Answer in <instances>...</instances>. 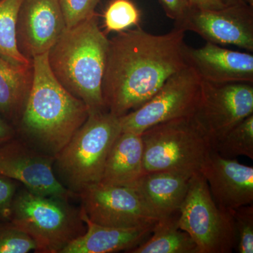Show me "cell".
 Wrapping results in <instances>:
<instances>
[{"label":"cell","mask_w":253,"mask_h":253,"mask_svg":"<svg viewBox=\"0 0 253 253\" xmlns=\"http://www.w3.org/2000/svg\"><path fill=\"white\" fill-rule=\"evenodd\" d=\"M185 33L154 35L137 26L109 40L101 84L108 112L120 118L137 109L187 66Z\"/></svg>","instance_id":"6da1fadb"},{"label":"cell","mask_w":253,"mask_h":253,"mask_svg":"<svg viewBox=\"0 0 253 253\" xmlns=\"http://www.w3.org/2000/svg\"><path fill=\"white\" fill-rule=\"evenodd\" d=\"M32 59L33 83L22 116L15 126L16 136L33 149L54 158L85 122L89 111L55 78L48 53Z\"/></svg>","instance_id":"7a4b0ae2"},{"label":"cell","mask_w":253,"mask_h":253,"mask_svg":"<svg viewBox=\"0 0 253 253\" xmlns=\"http://www.w3.org/2000/svg\"><path fill=\"white\" fill-rule=\"evenodd\" d=\"M109 41L95 14L67 28L48 52V63L55 78L86 105L89 114L107 111L101 84Z\"/></svg>","instance_id":"3957f363"},{"label":"cell","mask_w":253,"mask_h":253,"mask_svg":"<svg viewBox=\"0 0 253 253\" xmlns=\"http://www.w3.org/2000/svg\"><path fill=\"white\" fill-rule=\"evenodd\" d=\"M122 131L119 118L108 111L91 113L54 157L53 169L59 182L74 196L101 180L113 143Z\"/></svg>","instance_id":"277c9868"},{"label":"cell","mask_w":253,"mask_h":253,"mask_svg":"<svg viewBox=\"0 0 253 253\" xmlns=\"http://www.w3.org/2000/svg\"><path fill=\"white\" fill-rule=\"evenodd\" d=\"M10 221L31 236L36 253H61L86 231L81 209L70 205L69 200L36 194L25 187L17 190Z\"/></svg>","instance_id":"5b68a950"},{"label":"cell","mask_w":253,"mask_h":253,"mask_svg":"<svg viewBox=\"0 0 253 253\" xmlns=\"http://www.w3.org/2000/svg\"><path fill=\"white\" fill-rule=\"evenodd\" d=\"M144 173L201 172L212 148L193 117L176 118L141 133Z\"/></svg>","instance_id":"8992f818"},{"label":"cell","mask_w":253,"mask_h":253,"mask_svg":"<svg viewBox=\"0 0 253 253\" xmlns=\"http://www.w3.org/2000/svg\"><path fill=\"white\" fill-rule=\"evenodd\" d=\"M178 226L191 236L199 253H230L236 249L232 214L214 202L202 173H195L190 179Z\"/></svg>","instance_id":"52a82bcc"},{"label":"cell","mask_w":253,"mask_h":253,"mask_svg":"<svg viewBox=\"0 0 253 253\" xmlns=\"http://www.w3.org/2000/svg\"><path fill=\"white\" fill-rule=\"evenodd\" d=\"M201 82L187 65L168 78L144 105L119 118L122 131L141 134L159 123L193 117L201 96Z\"/></svg>","instance_id":"ba28073f"},{"label":"cell","mask_w":253,"mask_h":253,"mask_svg":"<svg viewBox=\"0 0 253 253\" xmlns=\"http://www.w3.org/2000/svg\"><path fill=\"white\" fill-rule=\"evenodd\" d=\"M252 114L253 84H214L201 82V96L193 118L209 139L212 148Z\"/></svg>","instance_id":"9c48e42d"},{"label":"cell","mask_w":253,"mask_h":253,"mask_svg":"<svg viewBox=\"0 0 253 253\" xmlns=\"http://www.w3.org/2000/svg\"><path fill=\"white\" fill-rule=\"evenodd\" d=\"M81 209L89 220L116 228L155 225L158 219L129 187L97 183L78 194Z\"/></svg>","instance_id":"30bf717a"},{"label":"cell","mask_w":253,"mask_h":253,"mask_svg":"<svg viewBox=\"0 0 253 253\" xmlns=\"http://www.w3.org/2000/svg\"><path fill=\"white\" fill-rule=\"evenodd\" d=\"M54 160L16 136L0 147V175L16 181L36 194L70 200L74 195L55 175Z\"/></svg>","instance_id":"8fae6325"},{"label":"cell","mask_w":253,"mask_h":253,"mask_svg":"<svg viewBox=\"0 0 253 253\" xmlns=\"http://www.w3.org/2000/svg\"><path fill=\"white\" fill-rule=\"evenodd\" d=\"M207 42L234 45L253 52V6L238 4L219 9H190L179 27Z\"/></svg>","instance_id":"7c38bea8"},{"label":"cell","mask_w":253,"mask_h":253,"mask_svg":"<svg viewBox=\"0 0 253 253\" xmlns=\"http://www.w3.org/2000/svg\"><path fill=\"white\" fill-rule=\"evenodd\" d=\"M66 29L58 0H23L16 24L18 49L31 59L46 54Z\"/></svg>","instance_id":"4fadbf2b"},{"label":"cell","mask_w":253,"mask_h":253,"mask_svg":"<svg viewBox=\"0 0 253 253\" xmlns=\"http://www.w3.org/2000/svg\"><path fill=\"white\" fill-rule=\"evenodd\" d=\"M200 172L219 207L231 211L253 205V167L241 164L236 158L221 157L212 149Z\"/></svg>","instance_id":"5bb4252c"},{"label":"cell","mask_w":253,"mask_h":253,"mask_svg":"<svg viewBox=\"0 0 253 253\" xmlns=\"http://www.w3.org/2000/svg\"><path fill=\"white\" fill-rule=\"evenodd\" d=\"M185 58L203 81L214 84L253 83V56L207 42L202 47L186 46Z\"/></svg>","instance_id":"9a60e30c"},{"label":"cell","mask_w":253,"mask_h":253,"mask_svg":"<svg viewBox=\"0 0 253 253\" xmlns=\"http://www.w3.org/2000/svg\"><path fill=\"white\" fill-rule=\"evenodd\" d=\"M191 176L170 172H146L129 188L151 212L161 219L179 212Z\"/></svg>","instance_id":"2e32d148"},{"label":"cell","mask_w":253,"mask_h":253,"mask_svg":"<svg viewBox=\"0 0 253 253\" xmlns=\"http://www.w3.org/2000/svg\"><path fill=\"white\" fill-rule=\"evenodd\" d=\"M86 231L67 245L61 253H111L137 247L152 233L154 226L141 228H116L100 225L86 217L81 209Z\"/></svg>","instance_id":"e0dca14e"},{"label":"cell","mask_w":253,"mask_h":253,"mask_svg":"<svg viewBox=\"0 0 253 253\" xmlns=\"http://www.w3.org/2000/svg\"><path fill=\"white\" fill-rule=\"evenodd\" d=\"M144 174L141 134L121 131L110 151L100 183L131 187Z\"/></svg>","instance_id":"ac0fdd59"},{"label":"cell","mask_w":253,"mask_h":253,"mask_svg":"<svg viewBox=\"0 0 253 253\" xmlns=\"http://www.w3.org/2000/svg\"><path fill=\"white\" fill-rule=\"evenodd\" d=\"M33 79V64H17L0 56V115L14 126L22 116Z\"/></svg>","instance_id":"d6986e66"},{"label":"cell","mask_w":253,"mask_h":253,"mask_svg":"<svg viewBox=\"0 0 253 253\" xmlns=\"http://www.w3.org/2000/svg\"><path fill=\"white\" fill-rule=\"evenodd\" d=\"M179 213L158 219L151 236L129 253H199L191 236L178 226Z\"/></svg>","instance_id":"ffe728a7"},{"label":"cell","mask_w":253,"mask_h":253,"mask_svg":"<svg viewBox=\"0 0 253 253\" xmlns=\"http://www.w3.org/2000/svg\"><path fill=\"white\" fill-rule=\"evenodd\" d=\"M23 0H0V56L17 64L29 65L33 59L20 52L16 40L18 12Z\"/></svg>","instance_id":"44dd1931"},{"label":"cell","mask_w":253,"mask_h":253,"mask_svg":"<svg viewBox=\"0 0 253 253\" xmlns=\"http://www.w3.org/2000/svg\"><path fill=\"white\" fill-rule=\"evenodd\" d=\"M212 149L221 157L246 156L253 159V114L245 118L225 136L213 145Z\"/></svg>","instance_id":"7402d4cb"},{"label":"cell","mask_w":253,"mask_h":253,"mask_svg":"<svg viewBox=\"0 0 253 253\" xmlns=\"http://www.w3.org/2000/svg\"><path fill=\"white\" fill-rule=\"evenodd\" d=\"M141 12L131 0H111L105 10L104 23L106 33H121L139 26Z\"/></svg>","instance_id":"603a6c76"},{"label":"cell","mask_w":253,"mask_h":253,"mask_svg":"<svg viewBox=\"0 0 253 253\" xmlns=\"http://www.w3.org/2000/svg\"><path fill=\"white\" fill-rule=\"evenodd\" d=\"M37 251V245L27 234L11 221H0V253H27Z\"/></svg>","instance_id":"cb8c5ba5"},{"label":"cell","mask_w":253,"mask_h":253,"mask_svg":"<svg viewBox=\"0 0 253 253\" xmlns=\"http://www.w3.org/2000/svg\"><path fill=\"white\" fill-rule=\"evenodd\" d=\"M236 233V249L239 253H253V206H241L231 210Z\"/></svg>","instance_id":"d4e9b609"},{"label":"cell","mask_w":253,"mask_h":253,"mask_svg":"<svg viewBox=\"0 0 253 253\" xmlns=\"http://www.w3.org/2000/svg\"><path fill=\"white\" fill-rule=\"evenodd\" d=\"M67 28L90 17L101 0H58Z\"/></svg>","instance_id":"484cf974"},{"label":"cell","mask_w":253,"mask_h":253,"mask_svg":"<svg viewBox=\"0 0 253 253\" xmlns=\"http://www.w3.org/2000/svg\"><path fill=\"white\" fill-rule=\"evenodd\" d=\"M18 183L0 175V221H10L13 202L17 192Z\"/></svg>","instance_id":"4316f807"},{"label":"cell","mask_w":253,"mask_h":253,"mask_svg":"<svg viewBox=\"0 0 253 253\" xmlns=\"http://www.w3.org/2000/svg\"><path fill=\"white\" fill-rule=\"evenodd\" d=\"M159 1L168 17L174 21L175 27H179L189 11V0H159Z\"/></svg>","instance_id":"83f0119b"},{"label":"cell","mask_w":253,"mask_h":253,"mask_svg":"<svg viewBox=\"0 0 253 253\" xmlns=\"http://www.w3.org/2000/svg\"><path fill=\"white\" fill-rule=\"evenodd\" d=\"M16 136L15 126L0 115V147Z\"/></svg>","instance_id":"f1b7e54d"},{"label":"cell","mask_w":253,"mask_h":253,"mask_svg":"<svg viewBox=\"0 0 253 253\" xmlns=\"http://www.w3.org/2000/svg\"><path fill=\"white\" fill-rule=\"evenodd\" d=\"M190 9H219L224 7L220 0H189Z\"/></svg>","instance_id":"f546056e"},{"label":"cell","mask_w":253,"mask_h":253,"mask_svg":"<svg viewBox=\"0 0 253 253\" xmlns=\"http://www.w3.org/2000/svg\"><path fill=\"white\" fill-rule=\"evenodd\" d=\"M226 6L238 4H247L253 6V0H220Z\"/></svg>","instance_id":"4dcf8cb0"}]
</instances>
